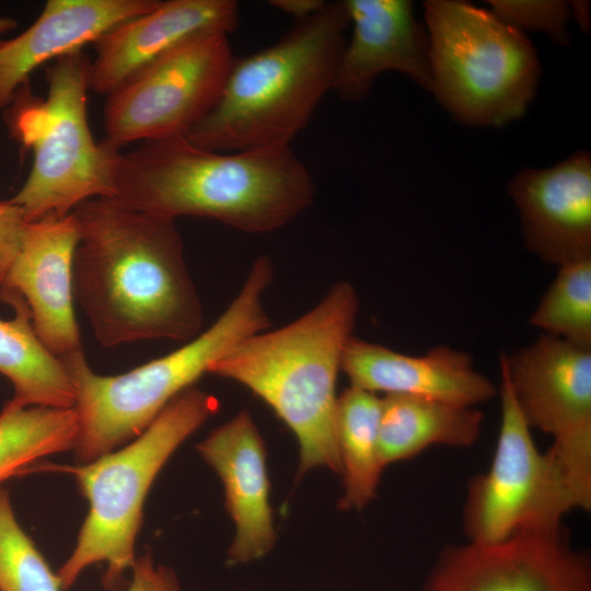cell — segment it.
<instances>
[{
  "label": "cell",
  "mask_w": 591,
  "mask_h": 591,
  "mask_svg": "<svg viewBox=\"0 0 591 591\" xmlns=\"http://www.w3.org/2000/svg\"><path fill=\"white\" fill-rule=\"evenodd\" d=\"M72 263L74 301L100 345L186 343L202 331V304L175 220L113 197L78 205Z\"/></svg>",
  "instance_id": "1"
},
{
  "label": "cell",
  "mask_w": 591,
  "mask_h": 591,
  "mask_svg": "<svg viewBox=\"0 0 591 591\" xmlns=\"http://www.w3.org/2000/svg\"><path fill=\"white\" fill-rule=\"evenodd\" d=\"M114 197L151 215L200 217L245 233H268L309 208L312 177L290 147L221 152L185 137L116 150Z\"/></svg>",
  "instance_id": "2"
},
{
  "label": "cell",
  "mask_w": 591,
  "mask_h": 591,
  "mask_svg": "<svg viewBox=\"0 0 591 591\" xmlns=\"http://www.w3.org/2000/svg\"><path fill=\"white\" fill-rule=\"evenodd\" d=\"M355 287H329L310 311L240 341L209 369L263 399L299 443L298 476L325 467L339 474L337 379L359 312Z\"/></svg>",
  "instance_id": "3"
},
{
  "label": "cell",
  "mask_w": 591,
  "mask_h": 591,
  "mask_svg": "<svg viewBox=\"0 0 591 591\" xmlns=\"http://www.w3.org/2000/svg\"><path fill=\"white\" fill-rule=\"evenodd\" d=\"M349 24L343 1L326 2L274 45L233 58L215 105L185 138L221 152L290 147L334 89Z\"/></svg>",
  "instance_id": "4"
},
{
  "label": "cell",
  "mask_w": 591,
  "mask_h": 591,
  "mask_svg": "<svg viewBox=\"0 0 591 591\" xmlns=\"http://www.w3.org/2000/svg\"><path fill=\"white\" fill-rule=\"evenodd\" d=\"M273 278L271 259L258 256L235 298L208 328L174 351L125 373L94 372L83 349L61 358L76 394L77 460L91 462L137 438L217 360L248 336L268 329L271 323L264 294Z\"/></svg>",
  "instance_id": "5"
},
{
  "label": "cell",
  "mask_w": 591,
  "mask_h": 591,
  "mask_svg": "<svg viewBox=\"0 0 591 591\" xmlns=\"http://www.w3.org/2000/svg\"><path fill=\"white\" fill-rule=\"evenodd\" d=\"M219 409L211 394L192 386L125 445L91 462L65 467L89 502L77 543L58 569L62 589L92 565L105 564L103 584L120 586L136 560L135 545L151 485L176 449Z\"/></svg>",
  "instance_id": "6"
},
{
  "label": "cell",
  "mask_w": 591,
  "mask_h": 591,
  "mask_svg": "<svg viewBox=\"0 0 591 591\" xmlns=\"http://www.w3.org/2000/svg\"><path fill=\"white\" fill-rule=\"evenodd\" d=\"M91 58L83 50L55 59L45 68L47 96L30 84L21 88L8 111L11 134L33 151L30 174L9 199L26 222L63 217L81 202L114 197L112 160L119 148L96 142L88 121Z\"/></svg>",
  "instance_id": "7"
},
{
  "label": "cell",
  "mask_w": 591,
  "mask_h": 591,
  "mask_svg": "<svg viewBox=\"0 0 591 591\" xmlns=\"http://www.w3.org/2000/svg\"><path fill=\"white\" fill-rule=\"evenodd\" d=\"M432 91L459 120L501 126L522 116L540 78L524 33L462 0L425 1Z\"/></svg>",
  "instance_id": "8"
},
{
  "label": "cell",
  "mask_w": 591,
  "mask_h": 591,
  "mask_svg": "<svg viewBox=\"0 0 591 591\" xmlns=\"http://www.w3.org/2000/svg\"><path fill=\"white\" fill-rule=\"evenodd\" d=\"M497 394L501 416L494 457L470 480L464 502V534L475 544L560 530L564 518L578 509L554 454L536 447L502 371Z\"/></svg>",
  "instance_id": "9"
},
{
  "label": "cell",
  "mask_w": 591,
  "mask_h": 591,
  "mask_svg": "<svg viewBox=\"0 0 591 591\" xmlns=\"http://www.w3.org/2000/svg\"><path fill=\"white\" fill-rule=\"evenodd\" d=\"M233 58L224 33H200L176 44L106 95L104 139L120 149L186 137L215 105Z\"/></svg>",
  "instance_id": "10"
},
{
  "label": "cell",
  "mask_w": 591,
  "mask_h": 591,
  "mask_svg": "<svg viewBox=\"0 0 591 591\" xmlns=\"http://www.w3.org/2000/svg\"><path fill=\"white\" fill-rule=\"evenodd\" d=\"M506 375L531 429L553 438L549 448L575 495L578 509H591V346L542 334L510 355L501 354Z\"/></svg>",
  "instance_id": "11"
},
{
  "label": "cell",
  "mask_w": 591,
  "mask_h": 591,
  "mask_svg": "<svg viewBox=\"0 0 591 591\" xmlns=\"http://www.w3.org/2000/svg\"><path fill=\"white\" fill-rule=\"evenodd\" d=\"M424 591H591L589 558L564 529L443 549Z\"/></svg>",
  "instance_id": "12"
},
{
  "label": "cell",
  "mask_w": 591,
  "mask_h": 591,
  "mask_svg": "<svg viewBox=\"0 0 591 591\" xmlns=\"http://www.w3.org/2000/svg\"><path fill=\"white\" fill-rule=\"evenodd\" d=\"M529 252L555 266L591 258V155L525 169L508 183Z\"/></svg>",
  "instance_id": "13"
},
{
  "label": "cell",
  "mask_w": 591,
  "mask_h": 591,
  "mask_svg": "<svg viewBox=\"0 0 591 591\" xmlns=\"http://www.w3.org/2000/svg\"><path fill=\"white\" fill-rule=\"evenodd\" d=\"M78 239L72 213L26 222L21 250L0 288L23 298L36 336L60 359L82 349L72 290Z\"/></svg>",
  "instance_id": "14"
},
{
  "label": "cell",
  "mask_w": 591,
  "mask_h": 591,
  "mask_svg": "<svg viewBox=\"0 0 591 591\" xmlns=\"http://www.w3.org/2000/svg\"><path fill=\"white\" fill-rule=\"evenodd\" d=\"M196 449L220 477L224 506L235 526L228 565L263 558L275 545L276 531L265 443L253 417L247 410L239 412Z\"/></svg>",
  "instance_id": "15"
},
{
  "label": "cell",
  "mask_w": 591,
  "mask_h": 591,
  "mask_svg": "<svg viewBox=\"0 0 591 591\" xmlns=\"http://www.w3.org/2000/svg\"><path fill=\"white\" fill-rule=\"evenodd\" d=\"M352 35L346 43L334 91L359 102L383 71L396 70L432 91L429 39L408 0H345Z\"/></svg>",
  "instance_id": "16"
},
{
  "label": "cell",
  "mask_w": 591,
  "mask_h": 591,
  "mask_svg": "<svg viewBox=\"0 0 591 591\" xmlns=\"http://www.w3.org/2000/svg\"><path fill=\"white\" fill-rule=\"evenodd\" d=\"M341 372L351 386L375 394L408 395L477 407L497 393L473 358L449 346L407 355L352 336L344 350Z\"/></svg>",
  "instance_id": "17"
},
{
  "label": "cell",
  "mask_w": 591,
  "mask_h": 591,
  "mask_svg": "<svg viewBox=\"0 0 591 591\" xmlns=\"http://www.w3.org/2000/svg\"><path fill=\"white\" fill-rule=\"evenodd\" d=\"M237 23L233 0H160L151 11L116 24L93 43L89 90L108 95L135 71L184 39L208 32L229 34Z\"/></svg>",
  "instance_id": "18"
},
{
  "label": "cell",
  "mask_w": 591,
  "mask_h": 591,
  "mask_svg": "<svg viewBox=\"0 0 591 591\" xmlns=\"http://www.w3.org/2000/svg\"><path fill=\"white\" fill-rule=\"evenodd\" d=\"M160 0H48L34 23L0 39V111L40 66L83 50L116 24L154 9Z\"/></svg>",
  "instance_id": "19"
},
{
  "label": "cell",
  "mask_w": 591,
  "mask_h": 591,
  "mask_svg": "<svg viewBox=\"0 0 591 591\" xmlns=\"http://www.w3.org/2000/svg\"><path fill=\"white\" fill-rule=\"evenodd\" d=\"M484 414L462 406L408 395L382 396L379 452L382 466L412 459L432 445L472 447Z\"/></svg>",
  "instance_id": "20"
},
{
  "label": "cell",
  "mask_w": 591,
  "mask_h": 591,
  "mask_svg": "<svg viewBox=\"0 0 591 591\" xmlns=\"http://www.w3.org/2000/svg\"><path fill=\"white\" fill-rule=\"evenodd\" d=\"M0 300L15 312L11 320L0 318V373L13 386L10 401L22 407L73 408L71 376L36 336L26 302L12 291H0Z\"/></svg>",
  "instance_id": "21"
},
{
  "label": "cell",
  "mask_w": 591,
  "mask_h": 591,
  "mask_svg": "<svg viewBox=\"0 0 591 591\" xmlns=\"http://www.w3.org/2000/svg\"><path fill=\"white\" fill-rule=\"evenodd\" d=\"M382 397L349 385L338 395L336 436L344 493L338 509L361 510L376 498L381 474L379 426Z\"/></svg>",
  "instance_id": "22"
},
{
  "label": "cell",
  "mask_w": 591,
  "mask_h": 591,
  "mask_svg": "<svg viewBox=\"0 0 591 591\" xmlns=\"http://www.w3.org/2000/svg\"><path fill=\"white\" fill-rule=\"evenodd\" d=\"M78 431L74 407H22L8 401L0 412V487L44 457L73 450Z\"/></svg>",
  "instance_id": "23"
},
{
  "label": "cell",
  "mask_w": 591,
  "mask_h": 591,
  "mask_svg": "<svg viewBox=\"0 0 591 591\" xmlns=\"http://www.w3.org/2000/svg\"><path fill=\"white\" fill-rule=\"evenodd\" d=\"M530 324L542 334L591 346V258L558 267Z\"/></svg>",
  "instance_id": "24"
},
{
  "label": "cell",
  "mask_w": 591,
  "mask_h": 591,
  "mask_svg": "<svg viewBox=\"0 0 591 591\" xmlns=\"http://www.w3.org/2000/svg\"><path fill=\"white\" fill-rule=\"evenodd\" d=\"M61 581L20 525L0 487V591H61Z\"/></svg>",
  "instance_id": "25"
},
{
  "label": "cell",
  "mask_w": 591,
  "mask_h": 591,
  "mask_svg": "<svg viewBox=\"0 0 591 591\" xmlns=\"http://www.w3.org/2000/svg\"><path fill=\"white\" fill-rule=\"evenodd\" d=\"M493 13L505 23L522 31H541L558 45L570 40L568 23L571 14L569 2L559 0H489Z\"/></svg>",
  "instance_id": "26"
},
{
  "label": "cell",
  "mask_w": 591,
  "mask_h": 591,
  "mask_svg": "<svg viewBox=\"0 0 591 591\" xmlns=\"http://www.w3.org/2000/svg\"><path fill=\"white\" fill-rule=\"evenodd\" d=\"M25 224L19 206L0 200V288L21 250Z\"/></svg>",
  "instance_id": "27"
},
{
  "label": "cell",
  "mask_w": 591,
  "mask_h": 591,
  "mask_svg": "<svg viewBox=\"0 0 591 591\" xmlns=\"http://www.w3.org/2000/svg\"><path fill=\"white\" fill-rule=\"evenodd\" d=\"M130 571L126 591H182L173 569L157 564L150 554L137 557Z\"/></svg>",
  "instance_id": "28"
},
{
  "label": "cell",
  "mask_w": 591,
  "mask_h": 591,
  "mask_svg": "<svg viewBox=\"0 0 591 591\" xmlns=\"http://www.w3.org/2000/svg\"><path fill=\"white\" fill-rule=\"evenodd\" d=\"M269 4L291 15L296 22L305 20L321 11L326 1L323 0H271Z\"/></svg>",
  "instance_id": "29"
},
{
  "label": "cell",
  "mask_w": 591,
  "mask_h": 591,
  "mask_svg": "<svg viewBox=\"0 0 591 591\" xmlns=\"http://www.w3.org/2000/svg\"><path fill=\"white\" fill-rule=\"evenodd\" d=\"M571 14L577 19L580 26L583 30L589 28L590 20H589V11H588V3L586 1H571L569 2Z\"/></svg>",
  "instance_id": "30"
},
{
  "label": "cell",
  "mask_w": 591,
  "mask_h": 591,
  "mask_svg": "<svg viewBox=\"0 0 591 591\" xmlns=\"http://www.w3.org/2000/svg\"><path fill=\"white\" fill-rule=\"evenodd\" d=\"M18 27V21L0 12V36ZM1 39V38H0Z\"/></svg>",
  "instance_id": "31"
}]
</instances>
